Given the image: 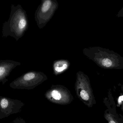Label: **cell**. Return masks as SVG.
<instances>
[{
	"label": "cell",
	"mask_w": 123,
	"mask_h": 123,
	"mask_svg": "<svg viewBox=\"0 0 123 123\" xmlns=\"http://www.w3.org/2000/svg\"><path fill=\"white\" fill-rule=\"evenodd\" d=\"M70 63L67 60H60L55 61L53 64V74L57 76L64 73L69 68Z\"/></svg>",
	"instance_id": "obj_9"
},
{
	"label": "cell",
	"mask_w": 123,
	"mask_h": 123,
	"mask_svg": "<svg viewBox=\"0 0 123 123\" xmlns=\"http://www.w3.org/2000/svg\"><path fill=\"white\" fill-rule=\"evenodd\" d=\"M121 90H122V91H123V85H122V86H121Z\"/></svg>",
	"instance_id": "obj_13"
},
{
	"label": "cell",
	"mask_w": 123,
	"mask_h": 123,
	"mask_svg": "<svg viewBox=\"0 0 123 123\" xmlns=\"http://www.w3.org/2000/svg\"><path fill=\"white\" fill-rule=\"evenodd\" d=\"M118 103L120 106L121 109L123 112V95L119 97L118 100Z\"/></svg>",
	"instance_id": "obj_11"
},
{
	"label": "cell",
	"mask_w": 123,
	"mask_h": 123,
	"mask_svg": "<svg viewBox=\"0 0 123 123\" xmlns=\"http://www.w3.org/2000/svg\"><path fill=\"white\" fill-rule=\"evenodd\" d=\"M29 27V21L26 11L20 4L11 6L9 18L3 24V37H11L17 41L21 38Z\"/></svg>",
	"instance_id": "obj_1"
},
{
	"label": "cell",
	"mask_w": 123,
	"mask_h": 123,
	"mask_svg": "<svg viewBox=\"0 0 123 123\" xmlns=\"http://www.w3.org/2000/svg\"><path fill=\"white\" fill-rule=\"evenodd\" d=\"M69 92L68 89L63 85H52L47 92L46 95L56 101H60L65 97L68 96Z\"/></svg>",
	"instance_id": "obj_8"
},
{
	"label": "cell",
	"mask_w": 123,
	"mask_h": 123,
	"mask_svg": "<svg viewBox=\"0 0 123 123\" xmlns=\"http://www.w3.org/2000/svg\"><path fill=\"white\" fill-rule=\"evenodd\" d=\"M11 123H24L23 121L21 118H17L14 119Z\"/></svg>",
	"instance_id": "obj_12"
},
{
	"label": "cell",
	"mask_w": 123,
	"mask_h": 123,
	"mask_svg": "<svg viewBox=\"0 0 123 123\" xmlns=\"http://www.w3.org/2000/svg\"><path fill=\"white\" fill-rule=\"evenodd\" d=\"M84 55L98 66L105 69H123V57L113 50L100 47L83 50Z\"/></svg>",
	"instance_id": "obj_2"
},
{
	"label": "cell",
	"mask_w": 123,
	"mask_h": 123,
	"mask_svg": "<svg viewBox=\"0 0 123 123\" xmlns=\"http://www.w3.org/2000/svg\"><path fill=\"white\" fill-rule=\"evenodd\" d=\"M23 105L18 100L0 96V120L19 112Z\"/></svg>",
	"instance_id": "obj_6"
},
{
	"label": "cell",
	"mask_w": 123,
	"mask_h": 123,
	"mask_svg": "<svg viewBox=\"0 0 123 123\" xmlns=\"http://www.w3.org/2000/svg\"><path fill=\"white\" fill-rule=\"evenodd\" d=\"M47 79V75L43 72L31 71L14 80L9 84V86L14 89H31Z\"/></svg>",
	"instance_id": "obj_3"
},
{
	"label": "cell",
	"mask_w": 123,
	"mask_h": 123,
	"mask_svg": "<svg viewBox=\"0 0 123 123\" xmlns=\"http://www.w3.org/2000/svg\"><path fill=\"white\" fill-rule=\"evenodd\" d=\"M58 6L57 0H41L35 13V19L39 29H43L50 21Z\"/></svg>",
	"instance_id": "obj_4"
},
{
	"label": "cell",
	"mask_w": 123,
	"mask_h": 123,
	"mask_svg": "<svg viewBox=\"0 0 123 123\" xmlns=\"http://www.w3.org/2000/svg\"><path fill=\"white\" fill-rule=\"evenodd\" d=\"M118 115H114L112 113L110 112L108 110V112L105 113L104 117L108 123H122V119L118 116Z\"/></svg>",
	"instance_id": "obj_10"
},
{
	"label": "cell",
	"mask_w": 123,
	"mask_h": 123,
	"mask_svg": "<svg viewBox=\"0 0 123 123\" xmlns=\"http://www.w3.org/2000/svg\"><path fill=\"white\" fill-rule=\"evenodd\" d=\"M75 88L77 95L85 101H92L93 99L92 89L88 76L81 71L76 74Z\"/></svg>",
	"instance_id": "obj_5"
},
{
	"label": "cell",
	"mask_w": 123,
	"mask_h": 123,
	"mask_svg": "<svg viewBox=\"0 0 123 123\" xmlns=\"http://www.w3.org/2000/svg\"><path fill=\"white\" fill-rule=\"evenodd\" d=\"M21 65L18 62L10 60H0V82L3 84L8 81L7 77L13 69Z\"/></svg>",
	"instance_id": "obj_7"
}]
</instances>
